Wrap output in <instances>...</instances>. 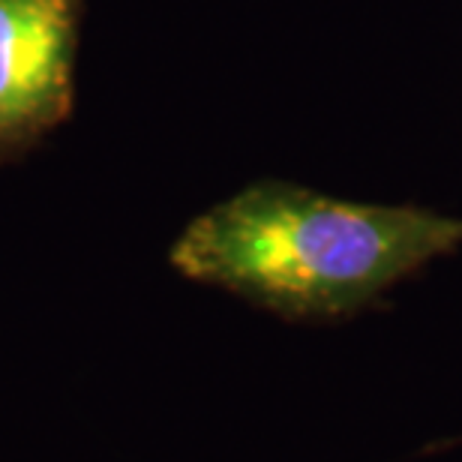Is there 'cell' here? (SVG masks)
Returning <instances> with one entry per match:
<instances>
[{
  "mask_svg": "<svg viewBox=\"0 0 462 462\" xmlns=\"http://www.w3.org/2000/svg\"><path fill=\"white\" fill-rule=\"evenodd\" d=\"M462 249V217L255 180L174 240L169 262L285 321H343Z\"/></svg>",
  "mask_w": 462,
  "mask_h": 462,
  "instance_id": "obj_1",
  "label": "cell"
},
{
  "mask_svg": "<svg viewBox=\"0 0 462 462\" xmlns=\"http://www.w3.org/2000/svg\"><path fill=\"white\" fill-rule=\"evenodd\" d=\"M81 18L85 0H0V165L76 112Z\"/></svg>",
  "mask_w": 462,
  "mask_h": 462,
  "instance_id": "obj_2",
  "label": "cell"
},
{
  "mask_svg": "<svg viewBox=\"0 0 462 462\" xmlns=\"http://www.w3.org/2000/svg\"><path fill=\"white\" fill-rule=\"evenodd\" d=\"M459 445H462V439H459V436H450V439L432 441V445L423 448L420 454H441V450H448V448H459Z\"/></svg>",
  "mask_w": 462,
  "mask_h": 462,
  "instance_id": "obj_3",
  "label": "cell"
}]
</instances>
